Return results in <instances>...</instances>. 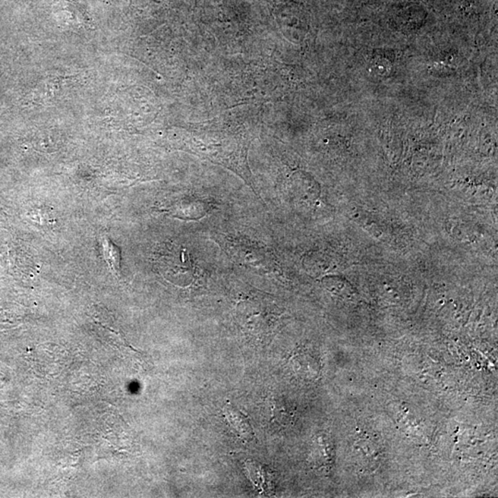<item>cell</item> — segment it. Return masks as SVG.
<instances>
[{"label":"cell","mask_w":498,"mask_h":498,"mask_svg":"<svg viewBox=\"0 0 498 498\" xmlns=\"http://www.w3.org/2000/svg\"><path fill=\"white\" fill-rule=\"evenodd\" d=\"M235 317L243 332L264 342L272 337L280 313L270 296L250 294L236 304Z\"/></svg>","instance_id":"1"},{"label":"cell","mask_w":498,"mask_h":498,"mask_svg":"<svg viewBox=\"0 0 498 498\" xmlns=\"http://www.w3.org/2000/svg\"><path fill=\"white\" fill-rule=\"evenodd\" d=\"M217 241L227 255L242 266L263 273H273L277 270V261L273 252L256 242L222 235Z\"/></svg>","instance_id":"2"},{"label":"cell","mask_w":498,"mask_h":498,"mask_svg":"<svg viewBox=\"0 0 498 498\" xmlns=\"http://www.w3.org/2000/svg\"><path fill=\"white\" fill-rule=\"evenodd\" d=\"M223 415L227 424L234 431L236 436L244 441L245 443L256 440V437H255L254 431L252 430L249 418L235 406L230 405V403H226L223 408Z\"/></svg>","instance_id":"3"},{"label":"cell","mask_w":498,"mask_h":498,"mask_svg":"<svg viewBox=\"0 0 498 498\" xmlns=\"http://www.w3.org/2000/svg\"><path fill=\"white\" fill-rule=\"evenodd\" d=\"M245 467L258 493L264 494L265 496H273V474L270 469L267 466L253 461H248Z\"/></svg>","instance_id":"4"}]
</instances>
